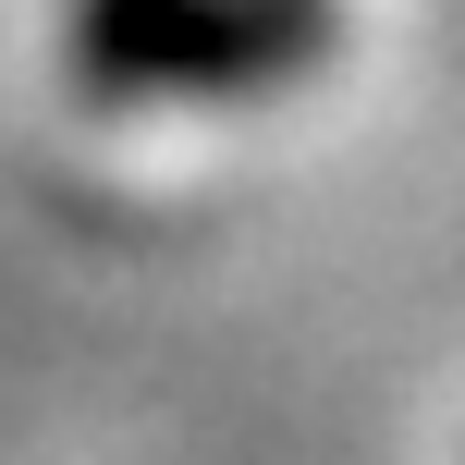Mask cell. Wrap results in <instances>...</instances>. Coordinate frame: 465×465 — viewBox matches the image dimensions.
I'll list each match as a JSON object with an SVG mask.
<instances>
[{
  "label": "cell",
  "instance_id": "1",
  "mask_svg": "<svg viewBox=\"0 0 465 465\" xmlns=\"http://www.w3.org/2000/svg\"><path fill=\"white\" fill-rule=\"evenodd\" d=\"M319 49V0H86L74 74L98 98H232Z\"/></svg>",
  "mask_w": 465,
  "mask_h": 465
}]
</instances>
